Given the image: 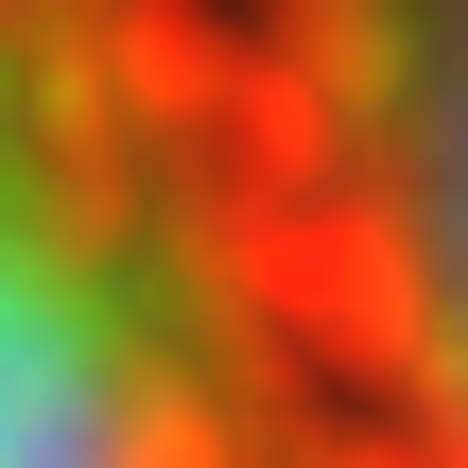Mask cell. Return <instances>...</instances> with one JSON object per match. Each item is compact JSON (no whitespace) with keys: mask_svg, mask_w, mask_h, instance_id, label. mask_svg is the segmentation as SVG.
Returning a JSON list of instances; mask_svg holds the SVG:
<instances>
[{"mask_svg":"<svg viewBox=\"0 0 468 468\" xmlns=\"http://www.w3.org/2000/svg\"><path fill=\"white\" fill-rule=\"evenodd\" d=\"M0 468H417L261 0H0Z\"/></svg>","mask_w":468,"mask_h":468,"instance_id":"6da1fadb","label":"cell"},{"mask_svg":"<svg viewBox=\"0 0 468 468\" xmlns=\"http://www.w3.org/2000/svg\"><path fill=\"white\" fill-rule=\"evenodd\" d=\"M417 468H468V0H261Z\"/></svg>","mask_w":468,"mask_h":468,"instance_id":"7a4b0ae2","label":"cell"}]
</instances>
